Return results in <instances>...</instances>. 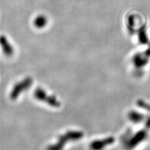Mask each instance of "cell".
<instances>
[{
  "label": "cell",
  "instance_id": "obj_1",
  "mask_svg": "<svg viewBox=\"0 0 150 150\" xmlns=\"http://www.w3.org/2000/svg\"><path fill=\"white\" fill-rule=\"evenodd\" d=\"M48 23V19L46 16L41 15L35 18L34 20V25L38 28H43Z\"/></svg>",
  "mask_w": 150,
  "mask_h": 150
}]
</instances>
